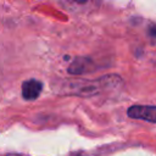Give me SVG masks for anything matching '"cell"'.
<instances>
[{
	"instance_id": "52a82bcc",
	"label": "cell",
	"mask_w": 156,
	"mask_h": 156,
	"mask_svg": "<svg viewBox=\"0 0 156 156\" xmlns=\"http://www.w3.org/2000/svg\"><path fill=\"white\" fill-rule=\"evenodd\" d=\"M7 156H22V155H18V154H9Z\"/></svg>"
},
{
	"instance_id": "8992f818",
	"label": "cell",
	"mask_w": 156,
	"mask_h": 156,
	"mask_svg": "<svg viewBox=\"0 0 156 156\" xmlns=\"http://www.w3.org/2000/svg\"><path fill=\"white\" fill-rule=\"evenodd\" d=\"M149 34L152 37V38H156V24H151L149 27Z\"/></svg>"
},
{
	"instance_id": "277c9868",
	"label": "cell",
	"mask_w": 156,
	"mask_h": 156,
	"mask_svg": "<svg viewBox=\"0 0 156 156\" xmlns=\"http://www.w3.org/2000/svg\"><path fill=\"white\" fill-rule=\"evenodd\" d=\"M96 68L93 60L89 57H77L68 67V73L73 76L84 74L88 72H93Z\"/></svg>"
},
{
	"instance_id": "5b68a950",
	"label": "cell",
	"mask_w": 156,
	"mask_h": 156,
	"mask_svg": "<svg viewBox=\"0 0 156 156\" xmlns=\"http://www.w3.org/2000/svg\"><path fill=\"white\" fill-rule=\"evenodd\" d=\"M43 89V84L41 82L37 80V79H29L26 80L22 84V96L26 100H35Z\"/></svg>"
},
{
	"instance_id": "6da1fadb",
	"label": "cell",
	"mask_w": 156,
	"mask_h": 156,
	"mask_svg": "<svg viewBox=\"0 0 156 156\" xmlns=\"http://www.w3.org/2000/svg\"><path fill=\"white\" fill-rule=\"evenodd\" d=\"M121 77L116 74H108L99 78L98 80H73L66 83V85L61 87L65 90V94L79 95V96H93L101 90H106L108 88H117L121 84Z\"/></svg>"
},
{
	"instance_id": "7a4b0ae2",
	"label": "cell",
	"mask_w": 156,
	"mask_h": 156,
	"mask_svg": "<svg viewBox=\"0 0 156 156\" xmlns=\"http://www.w3.org/2000/svg\"><path fill=\"white\" fill-rule=\"evenodd\" d=\"M127 115L130 118L144 119L151 123H156V106L150 105H133L128 108Z\"/></svg>"
},
{
	"instance_id": "3957f363",
	"label": "cell",
	"mask_w": 156,
	"mask_h": 156,
	"mask_svg": "<svg viewBox=\"0 0 156 156\" xmlns=\"http://www.w3.org/2000/svg\"><path fill=\"white\" fill-rule=\"evenodd\" d=\"M66 7L74 13H88L99 9L101 0H65Z\"/></svg>"
}]
</instances>
